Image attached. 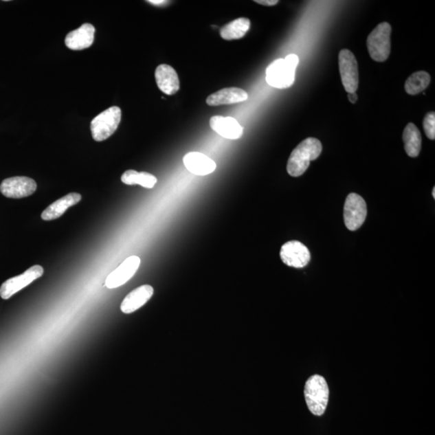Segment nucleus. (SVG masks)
I'll list each match as a JSON object with an SVG mask.
<instances>
[{"mask_svg": "<svg viewBox=\"0 0 435 435\" xmlns=\"http://www.w3.org/2000/svg\"><path fill=\"white\" fill-rule=\"evenodd\" d=\"M339 65L341 80L345 91L355 93L359 87V69L357 58L348 49L340 51Z\"/></svg>", "mask_w": 435, "mask_h": 435, "instance_id": "0eeeda50", "label": "nucleus"}, {"mask_svg": "<svg viewBox=\"0 0 435 435\" xmlns=\"http://www.w3.org/2000/svg\"><path fill=\"white\" fill-rule=\"evenodd\" d=\"M183 163L187 170L195 175H208L216 170V163L202 153L190 152L186 154Z\"/></svg>", "mask_w": 435, "mask_h": 435, "instance_id": "4468645a", "label": "nucleus"}, {"mask_svg": "<svg viewBox=\"0 0 435 435\" xmlns=\"http://www.w3.org/2000/svg\"><path fill=\"white\" fill-rule=\"evenodd\" d=\"M82 200V195L78 193H70L49 205L41 214L43 221H54L62 216L67 210L78 204Z\"/></svg>", "mask_w": 435, "mask_h": 435, "instance_id": "a211bd4d", "label": "nucleus"}, {"mask_svg": "<svg viewBox=\"0 0 435 435\" xmlns=\"http://www.w3.org/2000/svg\"><path fill=\"white\" fill-rule=\"evenodd\" d=\"M250 27L251 21L249 18H238L222 27L221 36L227 41L241 39L249 32Z\"/></svg>", "mask_w": 435, "mask_h": 435, "instance_id": "6ab92c4d", "label": "nucleus"}, {"mask_svg": "<svg viewBox=\"0 0 435 435\" xmlns=\"http://www.w3.org/2000/svg\"><path fill=\"white\" fill-rule=\"evenodd\" d=\"M44 274V269L41 265H34L29 269L26 270L25 273L17 276V277L12 278L3 282L0 287V297L3 299H9L12 298L14 294H16L21 289L27 287L32 282H34L36 279L42 277Z\"/></svg>", "mask_w": 435, "mask_h": 435, "instance_id": "6e6552de", "label": "nucleus"}, {"mask_svg": "<svg viewBox=\"0 0 435 435\" xmlns=\"http://www.w3.org/2000/svg\"><path fill=\"white\" fill-rule=\"evenodd\" d=\"M155 78L158 88L167 96H174L180 90L179 78L170 65H159L156 69Z\"/></svg>", "mask_w": 435, "mask_h": 435, "instance_id": "2eb2a0df", "label": "nucleus"}, {"mask_svg": "<svg viewBox=\"0 0 435 435\" xmlns=\"http://www.w3.org/2000/svg\"><path fill=\"white\" fill-rule=\"evenodd\" d=\"M247 98H249V95L243 89L237 87L224 88L208 96L207 104L212 107L238 104V102L246 101Z\"/></svg>", "mask_w": 435, "mask_h": 435, "instance_id": "f3484780", "label": "nucleus"}, {"mask_svg": "<svg viewBox=\"0 0 435 435\" xmlns=\"http://www.w3.org/2000/svg\"><path fill=\"white\" fill-rule=\"evenodd\" d=\"M367 212V205L361 196L350 194L346 199L344 209V223L348 230H358L366 221Z\"/></svg>", "mask_w": 435, "mask_h": 435, "instance_id": "423d86ee", "label": "nucleus"}, {"mask_svg": "<svg viewBox=\"0 0 435 435\" xmlns=\"http://www.w3.org/2000/svg\"><path fill=\"white\" fill-rule=\"evenodd\" d=\"M299 58L296 54H289L284 59L274 60L266 69V82L278 89H287L295 81V74Z\"/></svg>", "mask_w": 435, "mask_h": 435, "instance_id": "f03ea898", "label": "nucleus"}, {"mask_svg": "<svg viewBox=\"0 0 435 435\" xmlns=\"http://www.w3.org/2000/svg\"><path fill=\"white\" fill-rule=\"evenodd\" d=\"M322 145L316 138H307L293 149L287 164V172L290 176L299 177L310 166L311 161L320 156Z\"/></svg>", "mask_w": 435, "mask_h": 435, "instance_id": "f257e3e1", "label": "nucleus"}, {"mask_svg": "<svg viewBox=\"0 0 435 435\" xmlns=\"http://www.w3.org/2000/svg\"><path fill=\"white\" fill-rule=\"evenodd\" d=\"M392 27L383 22L373 30L367 39V46L371 58L378 63L386 62L391 52Z\"/></svg>", "mask_w": 435, "mask_h": 435, "instance_id": "20e7f679", "label": "nucleus"}, {"mask_svg": "<svg viewBox=\"0 0 435 435\" xmlns=\"http://www.w3.org/2000/svg\"><path fill=\"white\" fill-rule=\"evenodd\" d=\"M255 2L264 6H274L279 3L278 0H256Z\"/></svg>", "mask_w": 435, "mask_h": 435, "instance_id": "b1692460", "label": "nucleus"}, {"mask_svg": "<svg viewBox=\"0 0 435 435\" xmlns=\"http://www.w3.org/2000/svg\"><path fill=\"white\" fill-rule=\"evenodd\" d=\"M36 188V181L27 177H9L0 185L2 194L10 199L29 197L35 193Z\"/></svg>", "mask_w": 435, "mask_h": 435, "instance_id": "1a4fd4ad", "label": "nucleus"}, {"mask_svg": "<svg viewBox=\"0 0 435 435\" xmlns=\"http://www.w3.org/2000/svg\"><path fill=\"white\" fill-rule=\"evenodd\" d=\"M154 289L149 285H144L128 294L121 303V311L124 313H132L139 310L153 297Z\"/></svg>", "mask_w": 435, "mask_h": 435, "instance_id": "dca6fc26", "label": "nucleus"}, {"mask_svg": "<svg viewBox=\"0 0 435 435\" xmlns=\"http://www.w3.org/2000/svg\"><path fill=\"white\" fill-rule=\"evenodd\" d=\"M304 392L311 412L316 416L324 414L329 400V388L325 379L320 375L309 378Z\"/></svg>", "mask_w": 435, "mask_h": 435, "instance_id": "7ed1b4c3", "label": "nucleus"}, {"mask_svg": "<svg viewBox=\"0 0 435 435\" xmlns=\"http://www.w3.org/2000/svg\"><path fill=\"white\" fill-rule=\"evenodd\" d=\"M140 257L132 256L126 259L118 268L109 275L106 280V287L109 289H115L127 283L133 277L140 265Z\"/></svg>", "mask_w": 435, "mask_h": 435, "instance_id": "9b49d317", "label": "nucleus"}, {"mask_svg": "<svg viewBox=\"0 0 435 435\" xmlns=\"http://www.w3.org/2000/svg\"><path fill=\"white\" fill-rule=\"evenodd\" d=\"M284 264L296 269L305 267L311 260V252L302 243L293 241L285 243L280 252Z\"/></svg>", "mask_w": 435, "mask_h": 435, "instance_id": "9d476101", "label": "nucleus"}, {"mask_svg": "<svg viewBox=\"0 0 435 435\" xmlns=\"http://www.w3.org/2000/svg\"><path fill=\"white\" fill-rule=\"evenodd\" d=\"M402 139L406 153L411 157H417L422 147V135L417 126L412 123L407 124Z\"/></svg>", "mask_w": 435, "mask_h": 435, "instance_id": "aec40b11", "label": "nucleus"}, {"mask_svg": "<svg viewBox=\"0 0 435 435\" xmlns=\"http://www.w3.org/2000/svg\"><path fill=\"white\" fill-rule=\"evenodd\" d=\"M210 125L215 133L229 140L240 139L244 133V128L232 117L213 116L210 120Z\"/></svg>", "mask_w": 435, "mask_h": 435, "instance_id": "f8f14e48", "label": "nucleus"}, {"mask_svg": "<svg viewBox=\"0 0 435 435\" xmlns=\"http://www.w3.org/2000/svg\"><path fill=\"white\" fill-rule=\"evenodd\" d=\"M432 194H433L434 199H435V188H434V189H433Z\"/></svg>", "mask_w": 435, "mask_h": 435, "instance_id": "bb28decb", "label": "nucleus"}, {"mask_svg": "<svg viewBox=\"0 0 435 435\" xmlns=\"http://www.w3.org/2000/svg\"><path fill=\"white\" fill-rule=\"evenodd\" d=\"M96 29L91 23H84L78 30L70 32L65 43L69 49L82 50L89 48L95 40Z\"/></svg>", "mask_w": 435, "mask_h": 435, "instance_id": "ddd939ff", "label": "nucleus"}, {"mask_svg": "<svg viewBox=\"0 0 435 435\" xmlns=\"http://www.w3.org/2000/svg\"><path fill=\"white\" fill-rule=\"evenodd\" d=\"M121 181L129 186L139 185L144 188L152 189L157 184V177L146 172H137L133 170L125 171Z\"/></svg>", "mask_w": 435, "mask_h": 435, "instance_id": "412c9836", "label": "nucleus"}, {"mask_svg": "<svg viewBox=\"0 0 435 435\" xmlns=\"http://www.w3.org/2000/svg\"><path fill=\"white\" fill-rule=\"evenodd\" d=\"M147 2L155 6H165L168 3H170V1H166V0H148Z\"/></svg>", "mask_w": 435, "mask_h": 435, "instance_id": "393cba45", "label": "nucleus"}, {"mask_svg": "<svg viewBox=\"0 0 435 435\" xmlns=\"http://www.w3.org/2000/svg\"><path fill=\"white\" fill-rule=\"evenodd\" d=\"M423 128L427 135V137L430 140H434L435 139V114L434 112H430L425 115L423 120Z\"/></svg>", "mask_w": 435, "mask_h": 435, "instance_id": "5701e85b", "label": "nucleus"}, {"mask_svg": "<svg viewBox=\"0 0 435 435\" xmlns=\"http://www.w3.org/2000/svg\"><path fill=\"white\" fill-rule=\"evenodd\" d=\"M348 100L352 104H355L358 100V96L355 93H348Z\"/></svg>", "mask_w": 435, "mask_h": 435, "instance_id": "a878e982", "label": "nucleus"}, {"mask_svg": "<svg viewBox=\"0 0 435 435\" xmlns=\"http://www.w3.org/2000/svg\"><path fill=\"white\" fill-rule=\"evenodd\" d=\"M430 82V74L425 71H419L411 74L407 79L405 90L410 96L418 95L425 90Z\"/></svg>", "mask_w": 435, "mask_h": 435, "instance_id": "4be33fe9", "label": "nucleus"}, {"mask_svg": "<svg viewBox=\"0 0 435 435\" xmlns=\"http://www.w3.org/2000/svg\"><path fill=\"white\" fill-rule=\"evenodd\" d=\"M122 116L119 107H111L102 111L91 121L92 137L96 142H104L113 135L118 129Z\"/></svg>", "mask_w": 435, "mask_h": 435, "instance_id": "39448f33", "label": "nucleus"}]
</instances>
